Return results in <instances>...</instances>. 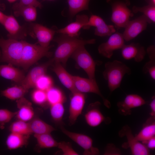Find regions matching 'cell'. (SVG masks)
I'll list each match as a JSON object with an SVG mask.
<instances>
[{
    "label": "cell",
    "instance_id": "6da1fadb",
    "mask_svg": "<svg viewBox=\"0 0 155 155\" xmlns=\"http://www.w3.org/2000/svg\"><path fill=\"white\" fill-rule=\"evenodd\" d=\"M54 41L57 43L58 46L53 58L54 62L59 63L63 65H65L69 58L78 48L95 42L94 39L84 40L62 34L55 38Z\"/></svg>",
    "mask_w": 155,
    "mask_h": 155
},
{
    "label": "cell",
    "instance_id": "7a4b0ae2",
    "mask_svg": "<svg viewBox=\"0 0 155 155\" xmlns=\"http://www.w3.org/2000/svg\"><path fill=\"white\" fill-rule=\"evenodd\" d=\"M103 72L104 79L107 81L111 92L119 88L125 75H130V68L122 62L118 60L107 62L105 64Z\"/></svg>",
    "mask_w": 155,
    "mask_h": 155
},
{
    "label": "cell",
    "instance_id": "3957f363",
    "mask_svg": "<svg viewBox=\"0 0 155 155\" xmlns=\"http://www.w3.org/2000/svg\"><path fill=\"white\" fill-rule=\"evenodd\" d=\"M24 40L8 38L5 39L0 36V48L1 53V61L10 65L19 66L22 53Z\"/></svg>",
    "mask_w": 155,
    "mask_h": 155
},
{
    "label": "cell",
    "instance_id": "277c9868",
    "mask_svg": "<svg viewBox=\"0 0 155 155\" xmlns=\"http://www.w3.org/2000/svg\"><path fill=\"white\" fill-rule=\"evenodd\" d=\"M51 46H42L36 44L29 43L24 40L21 57L19 66L27 70L32 65L41 58L52 55L49 49Z\"/></svg>",
    "mask_w": 155,
    "mask_h": 155
},
{
    "label": "cell",
    "instance_id": "5b68a950",
    "mask_svg": "<svg viewBox=\"0 0 155 155\" xmlns=\"http://www.w3.org/2000/svg\"><path fill=\"white\" fill-rule=\"evenodd\" d=\"M71 56L78 65L83 69L89 78L95 79V62L90 55L85 49L84 46L77 49Z\"/></svg>",
    "mask_w": 155,
    "mask_h": 155
},
{
    "label": "cell",
    "instance_id": "8992f818",
    "mask_svg": "<svg viewBox=\"0 0 155 155\" xmlns=\"http://www.w3.org/2000/svg\"><path fill=\"white\" fill-rule=\"evenodd\" d=\"M111 3L112 9L111 20L117 27H125L133 14L126 3L121 1H113Z\"/></svg>",
    "mask_w": 155,
    "mask_h": 155
},
{
    "label": "cell",
    "instance_id": "52a82bcc",
    "mask_svg": "<svg viewBox=\"0 0 155 155\" xmlns=\"http://www.w3.org/2000/svg\"><path fill=\"white\" fill-rule=\"evenodd\" d=\"M73 78L75 87L78 92L96 94L102 98L106 107L108 108H110V102L101 93L95 79L84 78L76 76H73Z\"/></svg>",
    "mask_w": 155,
    "mask_h": 155
},
{
    "label": "cell",
    "instance_id": "ba28073f",
    "mask_svg": "<svg viewBox=\"0 0 155 155\" xmlns=\"http://www.w3.org/2000/svg\"><path fill=\"white\" fill-rule=\"evenodd\" d=\"M119 135L121 137L125 136L127 142L124 144V148H129L133 155H148L150 150L146 146L136 140L133 135L131 129L128 125L124 126L119 131Z\"/></svg>",
    "mask_w": 155,
    "mask_h": 155
},
{
    "label": "cell",
    "instance_id": "9c48e42d",
    "mask_svg": "<svg viewBox=\"0 0 155 155\" xmlns=\"http://www.w3.org/2000/svg\"><path fill=\"white\" fill-rule=\"evenodd\" d=\"M62 132L82 148L84 150V155H96L99 154L98 149L93 146V140L85 135L69 131L61 126Z\"/></svg>",
    "mask_w": 155,
    "mask_h": 155
},
{
    "label": "cell",
    "instance_id": "30bf717a",
    "mask_svg": "<svg viewBox=\"0 0 155 155\" xmlns=\"http://www.w3.org/2000/svg\"><path fill=\"white\" fill-rule=\"evenodd\" d=\"M28 33L37 39L40 45L45 47L49 46L56 31L37 23L30 24Z\"/></svg>",
    "mask_w": 155,
    "mask_h": 155
},
{
    "label": "cell",
    "instance_id": "8fae6325",
    "mask_svg": "<svg viewBox=\"0 0 155 155\" xmlns=\"http://www.w3.org/2000/svg\"><path fill=\"white\" fill-rule=\"evenodd\" d=\"M8 32V38L19 40L26 38L28 34L26 26H21L12 15H7L2 24Z\"/></svg>",
    "mask_w": 155,
    "mask_h": 155
},
{
    "label": "cell",
    "instance_id": "7c38bea8",
    "mask_svg": "<svg viewBox=\"0 0 155 155\" xmlns=\"http://www.w3.org/2000/svg\"><path fill=\"white\" fill-rule=\"evenodd\" d=\"M149 22V20L144 15L129 21L124 27L125 29L122 34L125 40L129 41L136 37L146 29Z\"/></svg>",
    "mask_w": 155,
    "mask_h": 155
},
{
    "label": "cell",
    "instance_id": "4fadbf2b",
    "mask_svg": "<svg viewBox=\"0 0 155 155\" xmlns=\"http://www.w3.org/2000/svg\"><path fill=\"white\" fill-rule=\"evenodd\" d=\"M124 41L122 34L115 32L111 35L106 42L99 46L98 52L105 57L110 58L115 51L122 49L125 45Z\"/></svg>",
    "mask_w": 155,
    "mask_h": 155
},
{
    "label": "cell",
    "instance_id": "5bb4252c",
    "mask_svg": "<svg viewBox=\"0 0 155 155\" xmlns=\"http://www.w3.org/2000/svg\"><path fill=\"white\" fill-rule=\"evenodd\" d=\"M53 59L44 63L34 67L32 69L20 84L24 88L28 90L35 87L36 82L40 76L45 74L49 66L53 63Z\"/></svg>",
    "mask_w": 155,
    "mask_h": 155
},
{
    "label": "cell",
    "instance_id": "9a60e30c",
    "mask_svg": "<svg viewBox=\"0 0 155 155\" xmlns=\"http://www.w3.org/2000/svg\"><path fill=\"white\" fill-rule=\"evenodd\" d=\"M70 99L69 120L71 125L74 124L82 112L85 103L84 95L78 92L72 93Z\"/></svg>",
    "mask_w": 155,
    "mask_h": 155
},
{
    "label": "cell",
    "instance_id": "2e32d148",
    "mask_svg": "<svg viewBox=\"0 0 155 155\" xmlns=\"http://www.w3.org/2000/svg\"><path fill=\"white\" fill-rule=\"evenodd\" d=\"M100 104V103L98 102L91 104L85 115V121L90 127H97L103 122L108 123L111 122L110 119L105 117L100 111L99 108Z\"/></svg>",
    "mask_w": 155,
    "mask_h": 155
},
{
    "label": "cell",
    "instance_id": "e0dca14e",
    "mask_svg": "<svg viewBox=\"0 0 155 155\" xmlns=\"http://www.w3.org/2000/svg\"><path fill=\"white\" fill-rule=\"evenodd\" d=\"M88 20L89 18L86 15H77L75 22L57 30L56 32L71 37H78L81 28L87 29L90 28L88 25Z\"/></svg>",
    "mask_w": 155,
    "mask_h": 155
},
{
    "label": "cell",
    "instance_id": "ac0fdd59",
    "mask_svg": "<svg viewBox=\"0 0 155 155\" xmlns=\"http://www.w3.org/2000/svg\"><path fill=\"white\" fill-rule=\"evenodd\" d=\"M146 103V101L141 96L132 94L127 95L123 100L118 102L117 106L120 114L127 115L131 114L132 109L141 106Z\"/></svg>",
    "mask_w": 155,
    "mask_h": 155
},
{
    "label": "cell",
    "instance_id": "d6986e66",
    "mask_svg": "<svg viewBox=\"0 0 155 155\" xmlns=\"http://www.w3.org/2000/svg\"><path fill=\"white\" fill-rule=\"evenodd\" d=\"M122 55L124 59L129 60L133 59L139 62L144 59L146 54L144 47L138 43L124 45L121 49Z\"/></svg>",
    "mask_w": 155,
    "mask_h": 155
},
{
    "label": "cell",
    "instance_id": "ffe728a7",
    "mask_svg": "<svg viewBox=\"0 0 155 155\" xmlns=\"http://www.w3.org/2000/svg\"><path fill=\"white\" fill-rule=\"evenodd\" d=\"M88 25L90 28L95 27L94 34L98 36H111L116 31L113 26L107 25L101 18L95 15L89 19Z\"/></svg>",
    "mask_w": 155,
    "mask_h": 155
},
{
    "label": "cell",
    "instance_id": "44dd1931",
    "mask_svg": "<svg viewBox=\"0 0 155 155\" xmlns=\"http://www.w3.org/2000/svg\"><path fill=\"white\" fill-rule=\"evenodd\" d=\"M54 63L53 70L62 84L70 90L72 93L78 92L74 85L73 75L66 71L61 63L55 62Z\"/></svg>",
    "mask_w": 155,
    "mask_h": 155
},
{
    "label": "cell",
    "instance_id": "7402d4cb",
    "mask_svg": "<svg viewBox=\"0 0 155 155\" xmlns=\"http://www.w3.org/2000/svg\"><path fill=\"white\" fill-rule=\"evenodd\" d=\"M18 110L16 116L18 120L25 122L32 119L34 112L31 103L24 97L16 101Z\"/></svg>",
    "mask_w": 155,
    "mask_h": 155
},
{
    "label": "cell",
    "instance_id": "603a6c76",
    "mask_svg": "<svg viewBox=\"0 0 155 155\" xmlns=\"http://www.w3.org/2000/svg\"><path fill=\"white\" fill-rule=\"evenodd\" d=\"M12 9L15 16H22L27 22H32L36 19V7L34 6L22 5L18 2L13 5Z\"/></svg>",
    "mask_w": 155,
    "mask_h": 155
},
{
    "label": "cell",
    "instance_id": "cb8c5ba5",
    "mask_svg": "<svg viewBox=\"0 0 155 155\" xmlns=\"http://www.w3.org/2000/svg\"><path fill=\"white\" fill-rule=\"evenodd\" d=\"M0 76L20 84L25 76L22 71L10 65H0Z\"/></svg>",
    "mask_w": 155,
    "mask_h": 155
},
{
    "label": "cell",
    "instance_id": "d4e9b609",
    "mask_svg": "<svg viewBox=\"0 0 155 155\" xmlns=\"http://www.w3.org/2000/svg\"><path fill=\"white\" fill-rule=\"evenodd\" d=\"M30 135L11 132L6 139L7 147L9 150H13L26 145Z\"/></svg>",
    "mask_w": 155,
    "mask_h": 155
},
{
    "label": "cell",
    "instance_id": "484cf974",
    "mask_svg": "<svg viewBox=\"0 0 155 155\" xmlns=\"http://www.w3.org/2000/svg\"><path fill=\"white\" fill-rule=\"evenodd\" d=\"M29 123L32 133L34 134L50 133L55 130L52 126L38 118L33 119Z\"/></svg>",
    "mask_w": 155,
    "mask_h": 155
},
{
    "label": "cell",
    "instance_id": "4316f807",
    "mask_svg": "<svg viewBox=\"0 0 155 155\" xmlns=\"http://www.w3.org/2000/svg\"><path fill=\"white\" fill-rule=\"evenodd\" d=\"M155 121L148 119L142 129L134 137L136 140L143 143L155 136Z\"/></svg>",
    "mask_w": 155,
    "mask_h": 155
},
{
    "label": "cell",
    "instance_id": "83f0119b",
    "mask_svg": "<svg viewBox=\"0 0 155 155\" xmlns=\"http://www.w3.org/2000/svg\"><path fill=\"white\" fill-rule=\"evenodd\" d=\"M22 86H15L8 88L1 92V95L12 100H18L22 97L28 92Z\"/></svg>",
    "mask_w": 155,
    "mask_h": 155
},
{
    "label": "cell",
    "instance_id": "f1b7e54d",
    "mask_svg": "<svg viewBox=\"0 0 155 155\" xmlns=\"http://www.w3.org/2000/svg\"><path fill=\"white\" fill-rule=\"evenodd\" d=\"M70 15L73 17L81 11L88 10L90 0H67Z\"/></svg>",
    "mask_w": 155,
    "mask_h": 155
},
{
    "label": "cell",
    "instance_id": "f546056e",
    "mask_svg": "<svg viewBox=\"0 0 155 155\" xmlns=\"http://www.w3.org/2000/svg\"><path fill=\"white\" fill-rule=\"evenodd\" d=\"M39 147L42 148H49L57 147L58 142L51 135L50 133L34 134Z\"/></svg>",
    "mask_w": 155,
    "mask_h": 155
},
{
    "label": "cell",
    "instance_id": "4dcf8cb0",
    "mask_svg": "<svg viewBox=\"0 0 155 155\" xmlns=\"http://www.w3.org/2000/svg\"><path fill=\"white\" fill-rule=\"evenodd\" d=\"M9 129L11 132L23 135H30L32 133L29 123L20 120L13 123Z\"/></svg>",
    "mask_w": 155,
    "mask_h": 155
},
{
    "label": "cell",
    "instance_id": "1f68e13d",
    "mask_svg": "<svg viewBox=\"0 0 155 155\" xmlns=\"http://www.w3.org/2000/svg\"><path fill=\"white\" fill-rule=\"evenodd\" d=\"M47 102L52 105L64 101L65 97L61 91L59 89L52 87L46 91Z\"/></svg>",
    "mask_w": 155,
    "mask_h": 155
},
{
    "label": "cell",
    "instance_id": "d6a6232c",
    "mask_svg": "<svg viewBox=\"0 0 155 155\" xmlns=\"http://www.w3.org/2000/svg\"><path fill=\"white\" fill-rule=\"evenodd\" d=\"M50 106V113L52 119L56 123L61 125L65 111L63 102L58 103Z\"/></svg>",
    "mask_w": 155,
    "mask_h": 155
},
{
    "label": "cell",
    "instance_id": "836d02e7",
    "mask_svg": "<svg viewBox=\"0 0 155 155\" xmlns=\"http://www.w3.org/2000/svg\"><path fill=\"white\" fill-rule=\"evenodd\" d=\"M134 13L140 12L143 13L149 20L150 22L154 23L155 22V6L149 4L142 7L134 6L132 8Z\"/></svg>",
    "mask_w": 155,
    "mask_h": 155
},
{
    "label": "cell",
    "instance_id": "e575fe53",
    "mask_svg": "<svg viewBox=\"0 0 155 155\" xmlns=\"http://www.w3.org/2000/svg\"><path fill=\"white\" fill-rule=\"evenodd\" d=\"M52 78L45 74L40 76L36 81L35 86L36 89L46 91L53 87Z\"/></svg>",
    "mask_w": 155,
    "mask_h": 155
},
{
    "label": "cell",
    "instance_id": "d590c367",
    "mask_svg": "<svg viewBox=\"0 0 155 155\" xmlns=\"http://www.w3.org/2000/svg\"><path fill=\"white\" fill-rule=\"evenodd\" d=\"M5 109H0V129H3L5 124L9 122L17 114Z\"/></svg>",
    "mask_w": 155,
    "mask_h": 155
},
{
    "label": "cell",
    "instance_id": "8d00e7d4",
    "mask_svg": "<svg viewBox=\"0 0 155 155\" xmlns=\"http://www.w3.org/2000/svg\"><path fill=\"white\" fill-rule=\"evenodd\" d=\"M33 101L36 104L42 105L47 102L46 92L36 89L32 94Z\"/></svg>",
    "mask_w": 155,
    "mask_h": 155
},
{
    "label": "cell",
    "instance_id": "74e56055",
    "mask_svg": "<svg viewBox=\"0 0 155 155\" xmlns=\"http://www.w3.org/2000/svg\"><path fill=\"white\" fill-rule=\"evenodd\" d=\"M61 149L64 155H77L79 154L73 148L69 142L62 141L58 142L57 146Z\"/></svg>",
    "mask_w": 155,
    "mask_h": 155
},
{
    "label": "cell",
    "instance_id": "f35d334b",
    "mask_svg": "<svg viewBox=\"0 0 155 155\" xmlns=\"http://www.w3.org/2000/svg\"><path fill=\"white\" fill-rule=\"evenodd\" d=\"M143 72L145 73H148L151 77L155 80V61L150 60L144 66Z\"/></svg>",
    "mask_w": 155,
    "mask_h": 155
},
{
    "label": "cell",
    "instance_id": "ab89813d",
    "mask_svg": "<svg viewBox=\"0 0 155 155\" xmlns=\"http://www.w3.org/2000/svg\"><path fill=\"white\" fill-rule=\"evenodd\" d=\"M120 150L113 144L109 143L106 146L104 155H119L121 154Z\"/></svg>",
    "mask_w": 155,
    "mask_h": 155
},
{
    "label": "cell",
    "instance_id": "60d3db41",
    "mask_svg": "<svg viewBox=\"0 0 155 155\" xmlns=\"http://www.w3.org/2000/svg\"><path fill=\"white\" fill-rule=\"evenodd\" d=\"M20 4L26 5H30L41 8L42 5L37 0H20L18 2Z\"/></svg>",
    "mask_w": 155,
    "mask_h": 155
},
{
    "label": "cell",
    "instance_id": "b9f144b4",
    "mask_svg": "<svg viewBox=\"0 0 155 155\" xmlns=\"http://www.w3.org/2000/svg\"><path fill=\"white\" fill-rule=\"evenodd\" d=\"M147 53L150 60L155 61V48L154 45H150L148 47Z\"/></svg>",
    "mask_w": 155,
    "mask_h": 155
},
{
    "label": "cell",
    "instance_id": "7bdbcfd3",
    "mask_svg": "<svg viewBox=\"0 0 155 155\" xmlns=\"http://www.w3.org/2000/svg\"><path fill=\"white\" fill-rule=\"evenodd\" d=\"M142 143L145 145L149 150H154L155 148V136L152 137Z\"/></svg>",
    "mask_w": 155,
    "mask_h": 155
},
{
    "label": "cell",
    "instance_id": "ee69618b",
    "mask_svg": "<svg viewBox=\"0 0 155 155\" xmlns=\"http://www.w3.org/2000/svg\"><path fill=\"white\" fill-rule=\"evenodd\" d=\"M151 112L150 115L151 118H154L155 117V98L153 96L152 98V100L150 104Z\"/></svg>",
    "mask_w": 155,
    "mask_h": 155
},
{
    "label": "cell",
    "instance_id": "f6af8a7d",
    "mask_svg": "<svg viewBox=\"0 0 155 155\" xmlns=\"http://www.w3.org/2000/svg\"><path fill=\"white\" fill-rule=\"evenodd\" d=\"M6 15L0 11V24H2L6 16Z\"/></svg>",
    "mask_w": 155,
    "mask_h": 155
},
{
    "label": "cell",
    "instance_id": "bcb514c9",
    "mask_svg": "<svg viewBox=\"0 0 155 155\" xmlns=\"http://www.w3.org/2000/svg\"><path fill=\"white\" fill-rule=\"evenodd\" d=\"M5 8V6L4 4L1 3L0 2V9L1 10H4Z\"/></svg>",
    "mask_w": 155,
    "mask_h": 155
},
{
    "label": "cell",
    "instance_id": "7dc6e473",
    "mask_svg": "<svg viewBox=\"0 0 155 155\" xmlns=\"http://www.w3.org/2000/svg\"><path fill=\"white\" fill-rule=\"evenodd\" d=\"M149 4H151L155 5V0H149Z\"/></svg>",
    "mask_w": 155,
    "mask_h": 155
},
{
    "label": "cell",
    "instance_id": "c3c4849f",
    "mask_svg": "<svg viewBox=\"0 0 155 155\" xmlns=\"http://www.w3.org/2000/svg\"><path fill=\"white\" fill-rule=\"evenodd\" d=\"M17 0H7V1L10 3H13L15 2Z\"/></svg>",
    "mask_w": 155,
    "mask_h": 155
},
{
    "label": "cell",
    "instance_id": "681fc988",
    "mask_svg": "<svg viewBox=\"0 0 155 155\" xmlns=\"http://www.w3.org/2000/svg\"><path fill=\"white\" fill-rule=\"evenodd\" d=\"M1 54L0 53V57H1Z\"/></svg>",
    "mask_w": 155,
    "mask_h": 155
},
{
    "label": "cell",
    "instance_id": "f907efd6",
    "mask_svg": "<svg viewBox=\"0 0 155 155\" xmlns=\"http://www.w3.org/2000/svg\"></svg>",
    "mask_w": 155,
    "mask_h": 155
}]
</instances>
